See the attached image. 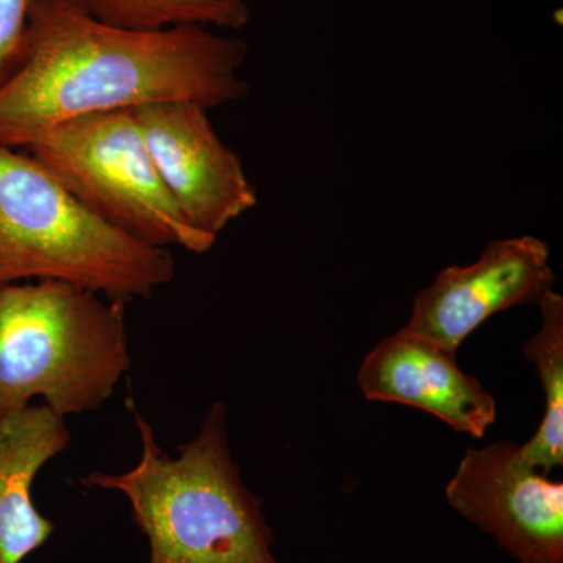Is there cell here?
I'll return each instance as SVG.
<instances>
[{"label": "cell", "mask_w": 563, "mask_h": 563, "mask_svg": "<svg viewBox=\"0 0 563 563\" xmlns=\"http://www.w3.org/2000/svg\"><path fill=\"white\" fill-rule=\"evenodd\" d=\"M25 152L84 206L150 246L209 252L217 239L184 220L158 176L132 110L91 114L58 125Z\"/></svg>", "instance_id": "obj_5"}, {"label": "cell", "mask_w": 563, "mask_h": 563, "mask_svg": "<svg viewBox=\"0 0 563 563\" xmlns=\"http://www.w3.org/2000/svg\"><path fill=\"white\" fill-rule=\"evenodd\" d=\"M550 244L532 235L496 239L466 266L443 269L415 298L406 328L459 351L493 314L532 306L554 290Z\"/></svg>", "instance_id": "obj_8"}, {"label": "cell", "mask_w": 563, "mask_h": 563, "mask_svg": "<svg viewBox=\"0 0 563 563\" xmlns=\"http://www.w3.org/2000/svg\"><path fill=\"white\" fill-rule=\"evenodd\" d=\"M31 7L32 0H0V79L20 51Z\"/></svg>", "instance_id": "obj_13"}, {"label": "cell", "mask_w": 563, "mask_h": 563, "mask_svg": "<svg viewBox=\"0 0 563 563\" xmlns=\"http://www.w3.org/2000/svg\"><path fill=\"white\" fill-rule=\"evenodd\" d=\"M174 276L172 252L103 221L29 152L0 146V288L62 280L128 303Z\"/></svg>", "instance_id": "obj_3"}, {"label": "cell", "mask_w": 563, "mask_h": 563, "mask_svg": "<svg viewBox=\"0 0 563 563\" xmlns=\"http://www.w3.org/2000/svg\"><path fill=\"white\" fill-rule=\"evenodd\" d=\"M88 16L129 31L198 27L240 31L251 16L250 0H66Z\"/></svg>", "instance_id": "obj_12"}, {"label": "cell", "mask_w": 563, "mask_h": 563, "mask_svg": "<svg viewBox=\"0 0 563 563\" xmlns=\"http://www.w3.org/2000/svg\"><path fill=\"white\" fill-rule=\"evenodd\" d=\"M357 384L368 401L415 407L474 439H483L498 418L495 398L463 372L457 352L407 328L366 354Z\"/></svg>", "instance_id": "obj_9"}, {"label": "cell", "mask_w": 563, "mask_h": 563, "mask_svg": "<svg viewBox=\"0 0 563 563\" xmlns=\"http://www.w3.org/2000/svg\"><path fill=\"white\" fill-rule=\"evenodd\" d=\"M69 442L66 418L46 404L0 417V563H22L54 533L33 503L32 485Z\"/></svg>", "instance_id": "obj_10"}, {"label": "cell", "mask_w": 563, "mask_h": 563, "mask_svg": "<svg viewBox=\"0 0 563 563\" xmlns=\"http://www.w3.org/2000/svg\"><path fill=\"white\" fill-rule=\"evenodd\" d=\"M537 306L542 322L539 331L526 340L523 354L539 374L544 412L520 453L533 468L550 473L563 465V296L551 290Z\"/></svg>", "instance_id": "obj_11"}, {"label": "cell", "mask_w": 563, "mask_h": 563, "mask_svg": "<svg viewBox=\"0 0 563 563\" xmlns=\"http://www.w3.org/2000/svg\"><path fill=\"white\" fill-rule=\"evenodd\" d=\"M247 44L209 27H114L66 0H32L20 51L0 79V146L25 151L58 125L109 111L242 101Z\"/></svg>", "instance_id": "obj_1"}, {"label": "cell", "mask_w": 563, "mask_h": 563, "mask_svg": "<svg viewBox=\"0 0 563 563\" xmlns=\"http://www.w3.org/2000/svg\"><path fill=\"white\" fill-rule=\"evenodd\" d=\"M132 111L166 191L191 228L218 240L257 206L242 158L214 131L207 107L176 101Z\"/></svg>", "instance_id": "obj_7"}, {"label": "cell", "mask_w": 563, "mask_h": 563, "mask_svg": "<svg viewBox=\"0 0 563 563\" xmlns=\"http://www.w3.org/2000/svg\"><path fill=\"white\" fill-rule=\"evenodd\" d=\"M131 409L140 461L121 474L92 472L80 484L129 499L150 543V563H280L262 499L233 461L224 404L211 406L179 457L166 454L150 421L132 404Z\"/></svg>", "instance_id": "obj_2"}, {"label": "cell", "mask_w": 563, "mask_h": 563, "mask_svg": "<svg viewBox=\"0 0 563 563\" xmlns=\"http://www.w3.org/2000/svg\"><path fill=\"white\" fill-rule=\"evenodd\" d=\"M131 368L125 303L62 280L0 288V417L95 412Z\"/></svg>", "instance_id": "obj_4"}, {"label": "cell", "mask_w": 563, "mask_h": 563, "mask_svg": "<svg viewBox=\"0 0 563 563\" xmlns=\"http://www.w3.org/2000/svg\"><path fill=\"white\" fill-rule=\"evenodd\" d=\"M444 495L518 563H563V484L526 463L518 444L468 448Z\"/></svg>", "instance_id": "obj_6"}]
</instances>
